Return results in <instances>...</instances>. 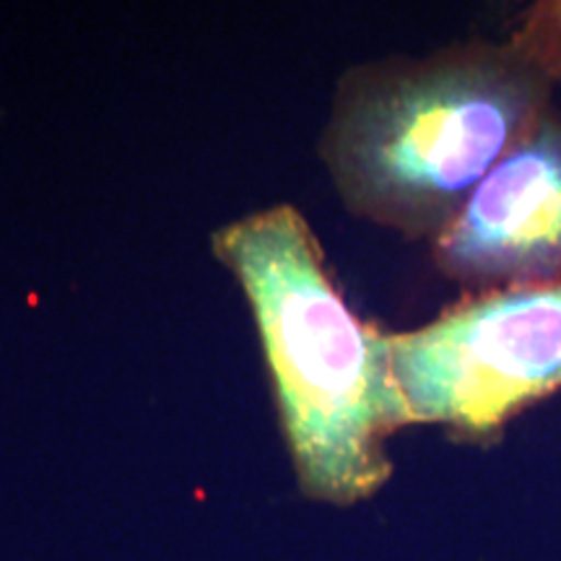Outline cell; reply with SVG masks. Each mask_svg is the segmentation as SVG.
Segmentation results:
<instances>
[{
	"instance_id": "1",
	"label": "cell",
	"mask_w": 561,
	"mask_h": 561,
	"mask_svg": "<svg viewBox=\"0 0 561 561\" xmlns=\"http://www.w3.org/2000/svg\"><path fill=\"white\" fill-rule=\"evenodd\" d=\"M551 94L510 37L367 60L335 83L320 159L356 219L434 242L553 110Z\"/></svg>"
},
{
	"instance_id": "2",
	"label": "cell",
	"mask_w": 561,
	"mask_h": 561,
	"mask_svg": "<svg viewBox=\"0 0 561 561\" xmlns=\"http://www.w3.org/2000/svg\"><path fill=\"white\" fill-rule=\"evenodd\" d=\"M210 250L248 297L301 489L335 504L367 500L392 473L388 439L409 426L388 333L356 318L291 203L224 224Z\"/></svg>"
},
{
	"instance_id": "3",
	"label": "cell",
	"mask_w": 561,
	"mask_h": 561,
	"mask_svg": "<svg viewBox=\"0 0 561 561\" xmlns=\"http://www.w3.org/2000/svg\"><path fill=\"white\" fill-rule=\"evenodd\" d=\"M388 343L409 426L494 445L517 413L561 390V280L462 294Z\"/></svg>"
},
{
	"instance_id": "4",
	"label": "cell",
	"mask_w": 561,
	"mask_h": 561,
	"mask_svg": "<svg viewBox=\"0 0 561 561\" xmlns=\"http://www.w3.org/2000/svg\"><path fill=\"white\" fill-rule=\"evenodd\" d=\"M442 276L473 291L561 280V115L512 146L432 242Z\"/></svg>"
},
{
	"instance_id": "5",
	"label": "cell",
	"mask_w": 561,
	"mask_h": 561,
	"mask_svg": "<svg viewBox=\"0 0 561 561\" xmlns=\"http://www.w3.org/2000/svg\"><path fill=\"white\" fill-rule=\"evenodd\" d=\"M507 37L543 70L553 83H561V0H541L523 13Z\"/></svg>"
}]
</instances>
